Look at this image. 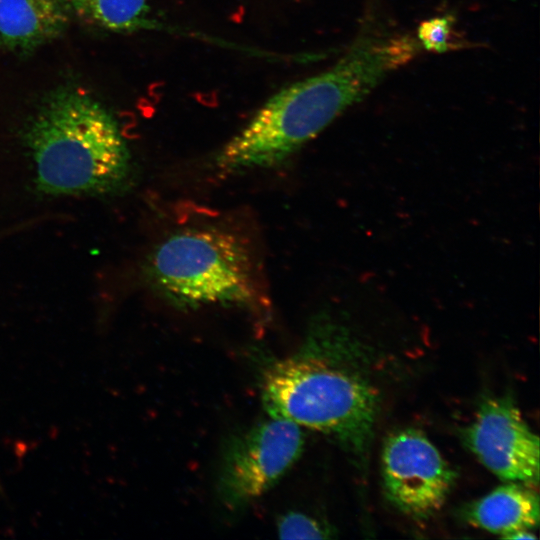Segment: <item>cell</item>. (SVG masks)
I'll return each instance as SVG.
<instances>
[{
    "mask_svg": "<svg viewBox=\"0 0 540 540\" xmlns=\"http://www.w3.org/2000/svg\"><path fill=\"white\" fill-rule=\"evenodd\" d=\"M503 538L505 539H536V536L531 532V530H518L504 536Z\"/></svg>",
    "mask_w": 540,
    "mask_h": 540,
    "instance_id": "obj_13",
    "label": "cell"
},
{
    "mask_svg": "<svg viewBox=\"0 0 540 540\" xmlns=\"http://www.w3.org/2000/svg\"><path fill=\"white\" fill-rule=\"evenodd\" d=\"M408 35L362 29L328 70L273 95L217 154L226 171L276 166L419 51Z\"/></svg>",
    "mask_w": 540,
    "mask_h": 540,
    "instance_id": "obj_1",
    "label": "cell"
},
{
    "mask_svg": "<svg viewBox=\"0 0 540 540\" xmlns=\"http://www.w3.org/2000/svg\"><path fill=\"white\" fill-rule=\"evenodd\" d=\"M26 139L37 181L52 194L108 191L129 170V152L117 122L99 101L77 88L52 92Z\"/></svg>",
    "mask_w": 540,
    "mask_h": 540,
    "instance_id": "obj_2",
    "label": "cell"
},
{
    "mask_svg": "<svg viewBox=\"0 0 540 540\" xmlns=\"http://www.w3.org/2000/svg\"><path fill=\"white\" fill-rule=\"evenodd\" d=\"M262 401L269 417L332 435L357 454L369 443L378 407L365 380L327 357L322 324L297 353L268 367Z\"/></svg>",
    "mask_w": 540,
    "mask_h": 540,
    "instance_id": "obj_3",
    "label": "cell"
},
{
    "mask_svg": "<svg viewBox=\"0 0 540 540\" xmlns=\"http://www.w3.org/2000/svg\"><path fill=\"white\" fill-rule=\"evenodd\" d=\"M382 477L389 501L401 512L426 519L445 504L456 472L420 430L390 433L382 449Z\"/></svg>",
    "mask_w": 540,
    "mask_h": 540,
    "instance_id": "obj_6",
    "label": "cell"
},
{
    "mask_svg": "<svg viewBox=\"0 0 540 540\" xmlns=\"http://www.w3.org/2000/svg\"><path fill=\"white\" fill-rule=\"evenodd\" d=\"M70 13L66 0H0V45L32 52L64 33Z\"/></svg>",
    "mask_w": 540,
    "mask_h": 540,
    "instance_id": "obj_8",
    "label": "cell"
},
{
    "mask_svg": "<svg viewBox=\"0 0 540 540\" xmlns=\"http://www.w3.org/2000/svg\"><path fill=\"white\" fill-rule=\"evenodd\" d=\"M462 438L477 459L502 481L538 484L539 438L509 396L484 400Z\"/></svg>",
    "mask_w": 540,
    "mask_h": 540,
    "instance_id": "obj_7",
    "label": "cell"
},
{
    "mask_svg": "<svg viewBox=\"0 0 540 540\" xmlns=\"http://www.w3.org/2000/svg\"><path fill=\"white\" fill-rule=\"evenodd\" d=\"M277 531L284 539H323L329 530L311 516L301 512L284 514L277 523Z\"/></svg>",
    "mask_w": 540,
    "mask_h": 540,
    "instance_id": "obj_12",
    "label": "cell"
},
{
    "mask_svg": "<svg viewBox=\"0 0 540 540\" xmlns=\"http://www.w3.org/2000/svg\"><path fill=\"white\" fill-rule=\"evenodd\" d=\"M455 17L452 14L437 16L423 21L417 29L419 44L428 51L445 53L468 47L454 31Z\"/></svg>",
    "mask_w": 540,
    "mask_h": 540,
    "instance_id": "obj_11",
    "label": "cell"
},
{
    "mask_svg": "<svg viewBox=\"0 0 540 540\" xmlns=\"http://www.w3.org/2000/svg\"><path fill=\"white\" fill-rule=\"evenodd\" d=\"M304 446L301 427L270 417L227 447L218 493L230 510L243 508L266 493L293 466Z\"/></svg>",
    "mask_w": 540,
    "mask_h": 540,
    "instance_id": "obj_5",
    "label": "cell"
},
{
    "mask_svg": "<svg viewBox=\"0 0 540 540\" xmlns=\"http://www.w3.org/2000/svg\"><path fill=\"white\" fill-rule=\"evenodd\" d=\"M151 286L181 308L251 306L259 289L251 255L235 235L217 228H190L165 238L151 253Z\"/></svg>",
    "mask_w": 540,
    "mask_h": 540,
    "instance_id": "obj_4",
    "label": "cell"
},
{
    "mask_svg": "<svg viewBox=\"0 0 540 540\" xmlns=\"http://www.w3.org/2000/svg\"><path fill=\"white\" fill-rule=\"evenodd\" d=\"M539 496L531 484L507 482L462 509L471 525L504 536L539 523Z\"/></svg>",
    "mask_w": 540,
    "mask_h": 540,
    "instance_id": "obj_9",
    "label": "cell"
},
{
    "mask_svg": "<svg viewBox=\"0 0 540 540\" xmlns=\"http://www.w3.org/2000/svg\"><path fill=\"white\" fill-rule=\"evenodd\" d=\"M80 20L102 30L131 33L153 26L149 0H66Z\"/></svg>",
    "mask_w": 540,
    "mask_h": 540,
    "instance_id": "obj_10",
    "label": "cell"
}]
</instances>
